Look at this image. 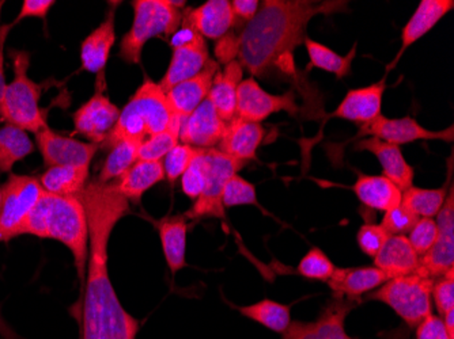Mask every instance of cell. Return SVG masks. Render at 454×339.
<instances>
[{
  "label": "cell",
  "instance_id": "cell-1",
  "mask_svg": "<svg viewBox=\"0 0 454 339\" xmlns=\"http://www.w3.org/2000/svg\"><path fill=\"white\" fill-rule=\"evenodd\" d=\"M89 226V261L82 339H137L139 322L122 307L109 277L108 246L116 224L129 212L116 181L94 180L78 196Z\"/></svg>",
  "mask_w": 454,
  "mask_h": 339
},
{
  "label": "cell",
  "instance_id": "cell-2",
  "mask_svg": "<svg viewBox=\"0 0 454 339\" xmlns=\"http://www.w3.org/2000/svg\"><path fill=\"white\" fill-rule=\"evenodd\" d=\"M340 12H347V2L264 0L242 30L237 61L257 78H265L277 70L293 73V56L308 37L309 22L317 15Z\"/></svg>",
  "mask_w": 454,
  "mask_h": 339
},
{
  "label": "cell",
  "instance_id": "cell-3",
  "mask_svg": "<svg viewBox=\"0 0 454 339\" xmlns=\"http://www.w3.org/2000/svg\"><path fill=\"white\" fill-rule=\"evenodd\" d=\"M20 235L55 239L74 257L76 274L85 281L89 261V226L85 206L79 197H60L43 192Z\"/></svg>",
  "mask_w": 454,
  "mask_h": 339
},
{
  "label": "cell",
  "instance_id": "cell-4",
  "mask_svg": "<svg viewBox=\"0 0 454 339\" xmlns=\"http://www.w3.org/2000/svg\"><path fill=\"white\" fill-rule=\"evenodd\" d=\"M172 117L167 94L160 84L147 79L120 112L119 119L104 144L114 147L124 139L146 142L149 137L165 131Z\"/></svg>",
  "mask_w": 454,
  "mask_h": 339
},
{
  "label": "cell",
  "instance_id": "cell-5",
  "mask_svg": "<svg viewBox=\"0 0 454 339\" xmlns=\"http://www.w3.org/2000/svg\"><path fill=\"white\" fill-rule=\"evenodd\" d=\"M185 2L172 0H135L134 24L122 37L120 58L129 65H137L147 41L158 35L172 37L183 22Z\"/></svg>",
  "mask_w": 454,
  "mask_h": 339
},
{
  "label": "cell",
  "instance_id": "cell-6",
  "mask_svg": "<svg viewBox=\"0 0 454 339\" xmlns=\"http://www.w3.org/2000/svg\"><path fill=\"white\" fill-rule=\"evenodd\" d=\"M14 68V79L7 84L4 101L0 104V117L7 124L14 125L27 132H38L50 128L44 112L41 111V86L27 75L30 53L25 50H10Z\"/></svg>",
  "mask_w": 454,
  "mask_h": 339
},
{
  "label": "cell",
  "instance_id": "cell-7",
  "mask_svg": "<svg viewBox=\"0 0 454 339\" xmlns=\"http://www.w3.org/2000/svg\"><path fill=\"white\" fill-rule=\"evenodd\" d=\"M433 285L434 280L412 273L387 280L373 292L367 293L366 299L384 303L408 327L415 328L433 313Z\"/></svg>",
  "mask_w": 454,
  "mask_h": 339
},
{
  "label": "cell",
  "instance_id": "cell-8",
  "mask_svg": "<svg viewBox=\"0 0 454 339\" xmlns=\"http://www.w3.org/2000/svg\"><path fill=\"white\" fill-rule=\"evenodd\" d=\"M170 47L173 53L169 68L158 83L165 94L176 84L198 75L210 60L206 38L193 27L185 10L180 27L170 37Z\"/></svg>",
  "mask_w": 454,
  "mask_h": 339
},
{
  "label": "cell",
  "instance_id": "cell-9",
  "mask_svg": "<svg viewBox=\"0 0 454 339\" xmlns=\"http://www.w3.org/2000/svg\"><path fill=\"white\" fill-rule=\"evenodd\" d=\"M203 159L206 166V182L198 200L183 215L187 220H199L203 218L224 219V206L222 203L224 188L231 177L247 165V162L234 159L216 148L203 150Z\"/></svg>",
  "mask_w": 454,
  "mask_h": 339
},
{
  "label": "cell",
  "instance_id": "cell-10",
  "mask_svg": "<svg viewBox=\"0 0 454 339\" xmlns=\"http://www.w3.org/2000/svg\"><path fill=\"white\" fill-rule=\"evenodd\" d=\"M4 188L0 211V242L20 236L38 198L44 192L40 180L29 175H10Z\"/></svg>",
  "mask_w": 454,
  "mask_h": 339
},
{
  "label": "cell",
  "instance_id": "cell-11",
  "mask_svg": "<svg viewBox=\"0 0 454 339\" xmlns=\"http://www.w3.org/2000/svg\"><path fill=\"white\" fill-rule=\"evenodd\" d=\"M280 112H286L290 116L298 114L300 106L295 90L292 89L280 96H274L262 89L254 78L245 79L239 83L237 90V117L262 124L268 117Z\"/></svg>",
  "mask_w": 454,
  "mask_h": 339
},
{
  "label": "cell",
  "instance_id": "cell-12",
  "mask_svg": "<svg viewBox=\"0 0 454 339\" xmlns=\"http://www.w3.org/2000/svg\"><path fill=\"white\" fill-rule=\"evenodd\" d=\"M438 236L435 243L419 257L417 274L428 279H438L450 269H454V188H449L445 203L435 216Z\"/></svg>",
  "mask_w": 454,
  "mask_h": 339
},
{
  "label": "cell",
  "instance_id": "cell-13",
  "mask_svg": "<svg viewBox=\"0 0 454 339\" xmlns=\"http://www.w3.org/2000/svg\"><path fill=\"white\" fill-rule=\"evenodd\" d=\"M361 302L333 296L312 322L293 320L282 339H358L348 335L346 320L348 313Z\"/></svg>",
  "mask_w": 454,
  "mask_h": 339
},
{
  "label": "cell",
  "instance_id": "cell-14",
  "mask_svg": "<svg viewBox=\"0 0 454 339\" xmlns=\"http://www.w3.org/2000/svg\"><path fill=\"white\" fill-rule=\"evenodd\" d=\"M358 136L376 137L382 142L390 144H408L418 140H442V142H453V125L443 131H430L419 124L412 117L403 119H387L380 114L373 121L359 125Z\"/></svg>",
  "mask_w": 454,
  "mask_h": 339
},
{
  "label": "cell",
  "instance_id": "cell-15",
  "mask_svg": "<svg viewBox=\"0 0 454 339\" xmlns=\"http://www.w3.org/2000/svg\"><path fill=\"white\" fill-rule=\"evenodd\" d=\"M119 117L120 109L97 83L94 96L74 113V128L93 144H101L106 143Z\"/></svg>",
  "mask_w": 454,
  "mask_h": 339
},
{
  "label": "cell",
  "instance_id": "cell-16",
  "mask_svg": "<svg viewBox=\"0 0 454 339\" xmlns=\"http://www.w3.org/2000/svg\"><path fill=\"white\" fill-rule=\"evenodd\" d=\"M35 143L48 168L56 166L90 167L91 160L98 151V144L61 136L50 128L38 132L35 135Z\"/></svg>",
  "mask_w": 454,
  "mask_h": 339
},
{
  "label": "cell",
  "instance_id": "cell-17",
  "mask_svg": "<svg viewBox=\"0 0 454 339\" xmlns=\"http://www.w3.org/2000/svg\"><path fill=\"white\" fill-rule=\"evenodd\" d=\"M219 70L221 68L218 61L210 58L206 67L198 75L181 81L176 84L175 88L170 89L167 93V101L173 116L185 121L196 111L199 104L207 98L214 78Z\"/></svg>",
  "mask_w": 454,
  "mask_h": 339
},
{
  "label": "cell",
  "instance_id": "cell-18",
  "mask_svg": "<svg viewBox=\"0 0 454 339\" xmlns=\"http://www.w3.org/2000/svg\"><path fill=\"white\" fill-rule=\"evenodd\" d=\"M224 129L226 122L219 117L210 99L206 98L181 125L180 142L199 150H211L218 147Z\"/></svg>",
  "mask_w": 454,
  "mask_h": 339
},
{
  "label": "cell",
  "instance_id": "cell-19",
  "mask_svg": "<svg viewBox=\"0 0 454 339\" xmlns=\"http://www.w3.org/2000/svg\"><path fill=\"white\" fill-rule=\"evenodd\" d=\"M385 90H387V76L377 83L370 84L367 88L349 90L339 104V108L333 114L326 116V119L338 117L358 125L373 121L381 114Z\"/></svg>",
  "mask_w": 454,
  "mask_h": 339
},
{
  "label": "cell",
  "instance_id": "cell-20",
  "mask_svg": "<svg viewBox=\"0 0 454 339\" xmlns=\"http://www.w3.org/2000/svg\"><path fill=\"white\" fill-rule=\"evenodd\" d=\"M356 151H367L373 154L382 167V175L404 192L414 186V168L408 165L400 145L382 142L376 137L359 140L356 145Z\"/></svg>",
  "mask_w": 454,
  "mask_h": 339
},
{
  "label": "cell",
  "instance_id": "cell-21",
  "mask_svg": "<svg viewBox=\"0 0 454 339\" xmlns=\"http://www.w3.org/2000/svg\"><path fill=\"white\" fill-rule=\"evenodd\" d=\"M265 137V129L259 122L234 117L227 122L223 136L216 150L242 162L256 159L257 150Z\"/></svg>",
  "mask_w": 454,
  "mask_h": 339
},
{
  "label": "cell",
  "instance_id": "cell-22",
  "mask_svg": "<svg viewBox=\"0 0 454 339\" xmlns=\"http://www.w3.org/2000/svg\"><path fill=\"white\" fill-rule=\"evenodd\" d=\"M384 272L376 266L336 267L326 281L333 296L361 302V297L373 292L387 281Z\"/></svg>",
  "mask_w": 454,
  "mask_h": 339
},
{
  "label": "cell",
  "instance_id": "cell-23",
  "mask_svg": "<svg viewBox=\"0 0 454 339\" xmlns=\"http://www.w3.org/2000/svg\"><path fill=\"white\" fill-rule=\"evenodd\" d=\"M454 9L453 0H422L417 12L408 20L404 29L402 32V48L396 55L394 63H390L387 67V71L395 68V65L399 63L402 58L403 53L415 44L418 40L425 37L435 25L448 14L449 12Z\"/></svg>",
  "mask_w": 454,
  "mask_h": 339
},
{
  "label": "cell",
  "instance_id": "cell-24",
  "mask_svg": "<svg viewBox=\"0 0 454 339\" xmlns=\"http://www.w3.org/2000/svg\"><path fill=\"white\" fill-rule=\"evenodd\" d=\"M188 18L204 38L221 40L234 27V14L229 0H208L198 9H185Z\"/></svg>",
  "mask_w": 454,
  "mask_h": 339
},
{
  "label": "cell",
  "instance_id": "cell-25",
  "mask_svg": "<svg viewBox=\"0 0 454 339\" xmlns=\"http://www.w3.org/2000/svg\"><path fill=\"white\" fill-rule=\"evenodd\" d=\"M114 41V7H112L106 14V20L82 42V70L93 73H104Z\"/></svg>",
  "mask_w": 454,
  "mask_h": 339
},
{
  "label": "cell",
  "instance_id": "cell-26",
  "mask_svg": "<svg viewBox=\"0 0 454 339\" xmlns=\"http://www.w3.org/2000/svg\"><path fill=\"white\" fill-rule=\"evenodd\" d=\"M242 75H244L242 65L237 60L231 61L224 65L223 70L216 73L207 96L214 108L218 112L219 117L226 124L236 117L237 90L242 81Z\"/></svg>",
  "mask_w": 454,
  "mask_h": 339
},
{
  "label": "cell",
  "instance_id": "cell-27",
  "mask_svg": "<svg viewBox=\"0 0 454 339\" xmlns=\"http://www.w3.org/2000/svg\"><path fill=\"white\" fill-rule=\"evenodd\" d=\"M373 259L374 266L384 272L389 280L412 274L419 264V256L411 246L407 236L400 235H390Z\"/></svg>",
  "mask_w": 454,
  "mask_h": 339
},
{
  "label": "cell",
  "instance_id": "cell-28",
  "mask_svg": "<svg viewBox=\"0 0 454 339\" xmlns=\"http://www.w3.org/2000/svg\"><path fill=\"white\" fill-rule=\"evenodd\" d=\"M351 190L366 208L373 211L387 212L402 204V190L384 175H359Z\"/></svg>",
  "mask_w": 454,
  "mask_h": 339
},
{
  "label": "cell",
  "instance_id": "cell-29",
  "mask_svg": "<svg viewBox=\"0 0 454 339\" xmlns=\"http://www.w3.org/2000/svg\"><path fill=\"white\" fill-rule=\"evenodd\" d=\"M167 180L162 160H137L126 174L116 181L122 197L139 203L145 193L160 181Z\"/></svg>",
  "mask_w": 454,
  "mask_h": 339
},
{
  "label": "cell",
  "instance_id": "cell-30",
  "mask_svg": "<svg viewBox=\"0 0 454 339\" xmlns=\"http://www.w3.org/2000/svg\"><path fill=\"white\" fill-rule=\"evenodd\" d=\"M160 244L173 275L187 266L188 220L184 216L162 219L158 223Z\"/></svg>",
  "mask_w": 454,
  "mask_h": 339
},
{
  "label": "cell",
  "instance_id": "cell-31",
  "mask_svg": "<svg viewBox=\"0 0 454 339\" xmlns=\"http://www.w3.org/2000/svg\"><path fill=\"white\" fill-rule=\"evenodd\" d=\"M89 168L83 166H56L41 175L44 192L60 197H78L89 183Z\"/></svg>",
  "mask_w": 454,
  "mask_h": 339
},
{
  "label": "cell",
  "instance_id": "cell-32",
  "mask_svg": "<svg viewBox=\"0 0 454 339\" xmlns=\"http://www.w3.org/2000/svg\"><path fill=\"white\" fill-rule=\"evenodd\" d=\"M239 312L247 320L259 323L262 327L274 333L285 334L288 326L292 325V310L290 305L274 302V300L264 299L262 302L251 305L237 307Z\"/></svg>",
  "mask_w": 454,
  "mask_h": 339
},
{
  "label": "cell",
  "instance_id": "cell-33",
  "mask_svg": "<svg viewBox=\"0 0 454 339\" xmlns=\"http://www.w3.org/2000/svg\"><path fill=\"white\" fill-rule=\"evenodd\" d=\"M35 144L24 129L12 124L0 128V174L10 173L15 163L35 152Z\"/></svg>",
  "mask_w": 454,
  "mask_h": 339
},
{
  "label": "cell",
  "instance_id": "cell-34",
  "mask_svg": "<svg viewBox=\"0 0 454 339\" xmlns=\"http://www.w3.org/2000/svg\"><path fill=\"white\" fill-rule=\"evenodd\" d=\"M139 139H124L111 147L108 158L102 166L97 181L101 183H111L120 180L137 162L140 145Z\"/></svg>",
  "mask_w": 454,
  "mask_h": 339
},
{
  "label": "cell",
  "instance_id": "cell-35",
  "mask_svg": "<svg viewBox=\"0 0 454 339\" xmlns=\"http://www.w3.org/2000/svg\"><path fill=\"white\" fill-rule=\"evenodd\" d=\"M303 45H305L309 58H310L308 70L318 68V70L333 73L338 79H343L344 76L349 75L351 73V65H353L354 58L356 55V44L346 56L338 55L331 48L320 44L312 38L306 37Z\"/></svg>",
  "mask_w": 454,
  "mask_h": 339
},
{
  "label": "cell",
  "instance_id": "cell-36",
  "mask_svg": "<svg viewBox=\"0 0 454 339\" xmlns=\"http://www.w3.org/2000/svg\"><path fill=\"white\" fill-rule=\"evenodd\" d=\"M448 186L440 189H422L411 186L402 195V205L418 218L434 219L445 203Z\"/></svg>",
  "mask_w": 454,
  "mask_h": 339
},
{
  "label": "cell",
  "instance_id": "cell-37",
  "mask_svg": "<svg viewBox=\"0 0 454 339\" xmlns=\"http://www.w3.org/2000/svg\"><path fill=\"white\" fill-rule=\"evenodd\" d=\"M183 119L173 116L165 131L149 137L139 148L137 160H162L180 142Z\"/></svg>",
  "mask_w": 454,
  "mask_h": 339
},
{
  "label": "cell",
  "instance_id": "cell-38",
  "mask_svg": "<svg viewBox=\"0 0 454 339\" xmlns=\"http://www.w3.org/2000/svg\"><path fill=\"white\" fill-rule=\"evenodd\" d=\"M335 269V265L323 250L312 247L298 264L297 273L305 279L326 282L331 279Z\"/></svg>",
  "mask_w": 454,
  "mask_h": 339
},
{
  "label": "cell",
  "instance_id": "cell-39",
  "mask_svg": "<svg viewBox=\"0 0 454 339\" xmlns=\"http://www.w3.org/2000/svg\"><path fill=\"white\" fill-rule=\"evenodd\" d=\"M224 209L241 205H259L256 195V186L249 181L236 174L227 182L222 197Z\"/></svg>",
  "mask_w": 454,
  "mask_h": 339
},
{
  "label": "cell",
  "instance_id": "cell-40",
  "mask_svg": "<svg viewBox=\"0 0 454 339\" xmlns=\"http://www.w3.org/2000/svg\"><path fill=\"white\" fill-rule=\"evenodd\" d=\"M201 150L199 148L191 147V145L181 144L178 143L172 151L163 158V168H165V177L170 183H175L176 181L180 180L181 175L187 172L191 163L195 160V158L200 154Z\"/></svg>",
  "mask_w": 454,
  "mask_h": 339
},
{
  "label": "cell",
  "instance_id": "cell-41",
  "mask_svg": "<svg viewBox=\"0 0 454 339\" xmlns=\"http://www.w3.org/2000/svg\"><path fill=\"white\" fill-rule=\"evenodd\" d=\"M418 220H419V218L417 215H414L412 212L408 211L405 206L400 204L399 206H395V208L384 212L381 226L384 227L385 231L389 235L407 236L411 229L414 228Z\"/></svg>",
  "mask_w": 454,
  "mask_h": 339
},
{
  "label": "cell",
  "instance_id": "cell-42",
  "mask_svg": "<svg viewBox=\"0 0 454 339\" xmlns=\"http://www.w3.org/2000/svg\"><path fill=\"white\" fill-rule=\"evenodd\" d=\"M438 227L434 219L420 218L407 235L411 246L414 247L418 256H425L437 241Z\"/></svg>",
  "mask_w": 454,
  "mask_h": 339
},
{
  "label": "cell",
  "instance_id": "cell-43",
  "mask_svg": "<svg viewBox=\"0 0 454 339\" xmlns=\"http://www.w3.org/2000/svg\"><path fill=\"white\" fill-rule=\"evenodd\" d=\"M389 236L381 224L366 223L358 229L356 242L364 256L374 258L387 243Z\"/></svg>",
  "mask_w": 454,
  "mask_h": 339
},
{
  "label": "cell",
  "instance_id": "cell-44",
  "mask_svg": "<svg viewBox=\"0 0 454 339\" xmlns=\"http://www.w3.org/2000/svg\"><path fill=\"white\" fill-rule=\"evenodd\" d=\"M180 180L184 195L190 197L191 200H198L199 196L203 192L204 182H206V166H204L203 150L195 158V160L191 163L187 172L181 175Z\"/></svg>",
  "mask_w": 454,
  "mask_h": 339
},
{
  "label": "cell",
  "instance_id": "cell-45",
  "mask_svg": "<svg viewBox=\"0 0 454 339\" xmlns=\"http://www.w3.org/2000/svg\"><path fill=\"white\" fill-rule=\"evenodd\" d=\"M431 299L434 300L440 316L454 310V269L449 270L434 280Z\"/></svg>",
  "mask_w": 454,
  "mask_h": 339
},
{
  "label": "cell",
  "instance_id": "cell-46",
  "mask_svg": "<svg viewBox=\"0 0 454 339\" xmlns=\"http://www.w3.org/2000/svg\"><path fill=\"white\" fill-rule=\"evenodd\" d=\"M242 30H244V27H233L231 32L218 40L215 47V56L219 65H226L231 61L237 60Z\"/></svg>",
  "mask_w": 454,
  "mask_h": 339
},
{
  "label": "cell",
  "instance_id": "cell-47",
  "mask_svg": "<svg viewBox=\"0 0 454 339\" xmlns=\"http://www.w3.org/2000/svg\"><path fill=\"white\" fill-rule=\"evenodd\" d=\"M415 328L417 339H451L443 325L442 318L435 313H430Z\"/></svg>",
  "mask_w": 454,
  "mask_h": 339
},
{
  "label": "cell",
  "instance_id": "cell-48",
  "mask_svg": "<svg viewBox=\"0 0 454 339\" xmlns=\"http://www.w3.org/2000/svg\"><path fill=\"white\" fill-rule=\"evenodd\" d=\"M259 0H234L231 2V10L234 14V25L247 27L254 15L259 12Z\"/></svg>",
  "mask_w": 454,
  "mask_h": 339
},
{
  "label": "cell",
  "instance_id": "cell-49",
  "mask_svg": "<svg viewBox=\"0 0 454 339\" xmlns=\"http://www.w3.org/2000/svg\"><path fill=\"white\" fill-rule=\"evenodd\" d=\"M53 4H56L53 0H25L14 24H18L20 20L27 19V18L44 19L50 10L52 9ZM14 24H12V27H14Z\"/></svg>",
  "mask_w": 454,
  "mask_h": 339
},
{
  "label": "cell",
  "instance_id": "cell-50",
  "mask_svg": "<svg viewBox=\"0 0 454 339\" xmlns=\"http://www.w3.org/2000/svg\"><path fill=\"white\" fill-rule=\"evenodd\" d=\"M12 25L0 27V104L4 101V90H6V75H4V44H6L7 35L12 30Z\"/></svg>",
  "mask_w": 454,
  "mask_h": 339
},
{
  "label": "cell",
  "instance_id": "cell-51",
  "mask_svg": "<svg viewBox=\"0 0 454 339\" xmlns=\"http://www.w3.org/2000/svg\"><path fill=\"white\" fill-rule=\"evenodd\" d=\"M0 339H20L18 334L7 325L6 320L2 316V312H0Z\"/></svg>",
  "mask_w": 454,
  "mask_h": 339
},
{
  "label": "cell",
  "instance_id": "cell-52",
  "mask_svg": "<svg viewBox=\"0 0 454 339\" xmlns=\"http://www.w3.org/2000/svg\"><path fill=\"white\" fill-rule=\"evenodd\" d=\"M445 325L446 330H448L449 335L451 339H454V310L449 311L445 315L441 316Z\"/></svg>",
  "mask_w": 454,
  "mask_h": 339
},
{
  "label": "cell",
  "instance_id": "cell-53",
  "mask_svg": "<svg viewBox=\"0 0 454 339\" xmlns=\"http://www.w3.org/2000/svg\"><path fill=\"white\" fill-rule=\"evenodd\" d=\"M2 204H4V188L0 186V211H2Z\"/></svg>",
  "mask_w": 454,
  "mask_h": 339
},
{
  "label": "cell",
  "instance_id": "cell-54",
  "mask_svg": "<svg viewBox=\"0 0 454 339\" xmlns=\"http://www.w3.org/2000/svg\"><path fill=\"white\" fill-rule=\"evenodd\" d=\"M4 0H0V14H2V9H4Z\"/></svg>",
  "mask_w": 454,
  "mask_h": 339
}]
</instances>
